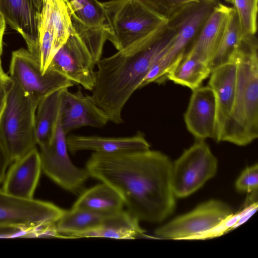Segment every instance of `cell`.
Wrapping results in <instances>:
<instances>
[{
	"label": "cell",
	"mask_w": 258,
	"mask_h": 258,
	"mask_svg": "<svg viewBox=\"0 0 258 258\" xmlns=\"http://www.w3.org/2000/svg\"><path fill=\"white\" fill-rule=\"evenodd\" d=\"M172 162L150 149L111 154L93 152L87 162L90 176L111 186L127 211L140 221L160 223L173 212Z\"/></svg>",
	"instance_id": "1"
},
{
	"label": "cell",
	"mask_w": 258,
	"mask_h": 258,
	"mask_svg": "<svg viewBox=\"0 0 258 258\" xmlns=\"http://www.w3.org/2000/svg\"><path fill=\"white\" fill-rule=\"evenodd\" d=\"M168 22L97 62L90 96L109 121L123 122L122 111L126 103L173 35V28Z\"/></svg>",
	"instance_id": "2"
},
{
	"label": "cell",
	"mask_w": 258,
	"mask_h": 258,
	"mask_svg": "<svg viewBox=\"0 0 258 258\" xmlns=\"http://www.w3.org/2000/svg\"><path fill=\"white\" fill-rule=\"evenodd\" d=\"M257 50L255 35L245 36L231 59L236 66L235 100L218 142L244 146L258 137Z\"/></svg>",
	"instance_id": "3"
},
{
	"label": "cell",
	"mask_w": 258,
	"mask_h": 258,
	"mask_svg": "<svg viewBox=\"0 0 258 258\" xmlns=\"http://www.w3.org/2000/svg\"><path fill=\"white\" fill-rule=\"evenodd\" d=\"M73 29L66 42L56 51L48 68L60 73L74 84L92 91L95 66L102 58L108 40L106 25L89 27L72 16Z\"/></svg>",
	"instance_id": "4"
},
{
	"label": "cell",
	"mask_w": 258,
	"mask_h": 258,
	"mask_svg": "<svg viewBox=\"0 0 258 258\" xmlns=\"http://www.w3.org/2000/svg\"><path fill=\"white\" fill-rule=\"evenodd\" d=\"M218 0H198L190 3L168 19L174 34L159 54L140 88L155 82L163 83L170 69L187 51Z\"/></svg>",
	"instance_id": "5"
},
{
	"label": "cell",
	"mask_w": 258,
	"mask_h": 258,
	"mask_svg": "<svg viewBox=\"0 0 258 258\" xmlns=\"http://www.w3.org/2000/svg\"><path fill=\"white\" fill-rule=\"evenodd\" d=\"M102 4L108 40L117 50L127 47L168 21L142 0H111Z\"/></svg>",
	"instance_id": "6"
},
{
	"label": "cell",
	"mask_w": 258,
	"mask_h": 258,
	"mask_svg": "<svg viewBox=\"0 0 258 258\" xmlns=\"http://www.w3.org/2000/svg\"><path fill=\"white\" fill-rule=\"evenodd\" d=\"M38 103L14 82L0 117V142L11 163L37 147L35 116Z\"/></svg>",
	"instance_id": "7"
},
{
	"label": "cell",
	"mask_w": 258,
	"mask_h": 258,
	"mask_svg": "<svg viewBox=\"0 0 258 258\" xmlns=\"http://www.w3.org/2000/svg\"><path fill=\"white\" fill-rule=\"evenodd\" d=\"M64 210L43 201L19 198L0 190V230L17 229L29 234L54 235Z\"/></svg>",
	"instance_id": "8"
},
{
	"label": "cell",
	"mask_w": 258,
	"mask_h": 258,
	"mask_svg": "<svg viewBox=\"0 0 258 258\" xmlns=\"http://www.w3.org/2000/svg\"><path fill=\"white\" fill-rule=\"evenodd\" d=\"M218 161L205 140H196L172 163L171 185L175 197L183 198L216 174Z\"/></svg>",
	"instance_id": "9"
},
{
	"label": "cell",
	"mask_w": 258,
	"mask_h": 258,
	"mask_svg": "<svg viewBox=\"0 0 258 258\" xmlns=\"http://www.w3.org/2000/svg\"><path fill=\"white\" fill-rule=\"evenodd\" d=\"M9 75L27 96L38 103L50 93L74 85L50 68L43 74L36 58L27 49L23 48L12 52Z\"/></svg>",
	"instance_id": "10"
},
{
	"label": "cell",
	"mask_w": 258,
	"mask_h": 258,
	"mask_svg": "<svg viewBox=\"0 0 258 258\" xmlns=\"http://www.w3.org/2000/svg\"><path fill=\"white\" fill-rule=\"evenodd\" d=\"M42 171L64 189L73 193L79 191L90 175L86 169L78 168L68 154L67 134L58 120L49 144L40 148Z\"/></svg>",
	"instance_id": "11"
},
{
	"label": "cell",
	"mask_w": 258,
	"mask_h": 258,
	"mask_svg": "<svg viewBox=\"0 0 258 258\" xmlns=\"http://www.w3.org/2000/svg\"><path fill=\"white\" fill-rule=\"evenodd\" d=\"M233 213L231 208L225 203L211 200L158 227L155 235L164 239L194 240Z\"/></svg>",
	"instance_id": "12"
},
{
	"label": "cell",
	"mask_w": 258,
	"mask_h": 258,
	"mask_svg": "<svg viewBox=\"0 0 258 258\" xmlns=\"http://www.w3.org/2000/svg\"><path fill=\"white\" fill-rule=\"evenodd\" d=\"M68 89L62 91L59 111L60 123L66 134L83 126L102 128L107 124L109 121L107 116L90 95H84L81 89L76 92Z\"/></svg>",
	"instance_id": "13"
},
{
	"label": "cell",
	"mask_w": 258,
	"mask_h": 258,
	"mask_svg": "<svg viewBox=\"0 0 258 258\" xmlns=\"http://www.w3.org/2000/svg\"><path fill=\"white\" fill-rule=\"evenodd\" d=\"M216 104L214 93L208 85L192 90L184 115L188 132L196 140L215 138Z\"/></svg>",
	"instance_id": "14"
},
{
	"label": "cell",
	"mask_w": 258,
	"mask_h": 258,
	"mask_svg": "<svg viewBox=\"0 0 258 258\" xmlns=\"http://www.w3.org/2000/svg\"><path fill=\"white\" fill-rule=\"evenodd\" d=\"M42 171L36 147L13 162L3 181V190L19 198L33 199Z\"/></svg>",
	"instance_id": "15"
},
{
	"label": "cell",
	"mask_w": 258,
	"mask_h": 258,
	"mask_svg": "<svg viewBox=\"0 0 258 258\" xmlns=\"http://www.w3.org/2000/svg\"><path fill=\"white\" fill-rule=\"evenodd\" d=\"M0 12L6 24L21 34L26 42L27 49L38 61V12L32 1L0 0Z\"/></svg>",
	"instance_id": "16"
},
{
	"label": "cell",
	"mask_w": 258,
	"mask_h": 258,
	"mask_svg": "<svg viewBox=\"0 0 258 258\" xmlns=\"http://www.w3.org/2000/svg\"><path fill=\"white\" fill-rule=\"evenodd\" d=\"M208 86L212 89L216 104L215 138L217 141L234 105L236 82V66L230 61L214 69Z\"/></svg>",
	"instance_id": "17"
},
{
	"label": "cell",
	"mask_w": 258,
	"mask_h": 258,
	"mask_svg": "<svg viewBox=\"0 0 258 258\" xmlns=\"http://www.w3.org/2000/svg\"><path fill=\"white\" fill-rule=\"evenodd\" d=\"M232 8L219 2L187 50L208 64L210 67L221 40Z\"/></svg>",
	"instance_id": "18"
},
{
	"label": "cell",
	"mask_w": 258,
	"mask_h": 258,
	"mask_svg": "<svg viewBox=\"0 0 258 258\" xmlns=\"http://www.w3.org/2000/svg\"><path fill=\"white\" fill-rule=\"evenodd\" d=\"M68 150L76 153L83 150L111 154L150 149L144 135L138 132L133 136L103 137L97 136L70 135L67 137Z\"/></svg>",
	"instance_id": "19"
},
{
	"label": "cell",
	"mask_w": 258,
	"mask_h": 258,
	"mask_svg": "<svg viewBox=\"0 0 258 258\" xmlns=\"http://www.w3.org/2000/svg\"><path fill=\"white\" fill-rule=\"evenodd\" d=\"M37 26L54 34V55L66 42L73 29L72 14L66 1L43 0L41 10L37 14Z\"/></svg>",
	"instance_id": "20"
},
{
	"label": "cell",
	"mask_w": 258,
	"mask_h": 258,
	"mask_svg": "<svg viewBox=\"0 0 258 258\" xmlns=\"http://www.w3.org/2000/svg\"><path fill=\"white\" fill-rule=\"evenodd\" d=\"M140 221L123 209L106 215L95 229L82 234L78 238H109L132 239L145 236V231L139 224Z\"/></svg>",
	"instance_id": "21"
},
{
	"label": "cell",
	"mask_w": 258,
	"mask_h": 258,
	"mask_svg": "<svg viewBox=\"0 0 258 258\" xmlns=\"http://www.w3.org/2000/svg\"><path fill=\"white\" fill-rule=\"evenodd\" d=\"M63 89L57 90L46 95L37 104L35 116V130L37 146L39 148L47 145L52 138L59 116Z\"/></svg>",
	"instance_id": "22"
},
{
	"label": "cell",
	"mask_w": 258,
	"mask_h": 258,
	"mask_svg": "<svg viewBox=\"0 0 258 258\" xmlns=\"http://www.w3.org/2000/svg\"><path fill=\"white\" fill-rule=\"evenodd\" d=\"M211 72L208 64L187 51L170 69L166 78L194 90L201 86Z\"/></svg>",
	"instance_id": "23"
},
{
	"label": "cell",
	"mask_w": 258,
	"mask_h": 258,
	"mask_svg": "<svg viewBox=\"0 0 258 258\" xmlns=\"http://www.w3.org/2000/svg\"><path fill=\"white\" fill-rule=\"evenodd\" d=\"M124 206L123 201L116 191L102 182L84 191L72 208L108 215L122 210Z\"/></svg>",
	"instance_id": "24"
},
{
	"label": "cell",
	"mask_w": 258,
	"mask_h": 258,
	"mask_svg": "<svg viewBox=\"0 0 258 258\" xmlns=\"http://www.w3.org/2000/svg\"><path fill=\"white\" fill-rule=\"evenodd\" d=\"M106 216L83 209L72 208L70 210H64L56 223V230L61 237L77 238L82 234L97 228Z\"/></svg>",
	"instance_id": "25"
},
{
	"label": "cell",
	"mask_w": 258,
	"mask_h": 258,
	"mask_svg": "<svg viewBox=\"0 0 258 258\" xmlns=\"http://www.w3.org/2000/svg\"><path fill=\"white\" fill-rule=\"evenodd\" d=\"M242 38L237 15L232 7L221 40L210 63L212 71L218 67L230 61Z\"/></svg>",
	"instance_id": "26"
},
{
	"label": "cell",
	"mask_w": 258,
	"mask_h": 258,
	"mask_svg": "<svg viewBox=\"0 0 258 258\" xmlns=\"http://www.w3.org/2000/svg\"><path fill=\"white\" fill-rule=\"evenodd\" d=\"M72 16L90 28H98L105 24L102 3L98 0H65Z\"/></svg>",
	"instance_id": "27"
},
{
	"label": "cell",
	"mask_w": 258,
	"mask_h": 258,
	"mask_svg": "<svg viewBox=\"0 0 258 258\" xmlns=\"http://www.w3.org/2000/svg\"><path fill=\"white\" fill-rule=\"evenodd\" d=\"M258 0H233L242 37L255 35L257 29Z\"/></svg>",
	"instance_id": "28"
},
{
	"label": "cell",
	"mask_w": 258,
	"mask_h": 258,
	"mask_svg": "<svg viewBox=\"0 0 258 258\" xmlns=\"http://www.w3.org/2000/svg\"><path fill=\"white\" fill-rule=\"evenodd\" d=\"M168 19L186 5L198 0H142Z\"/></svg>",
	"instance_id": "29"
},
{
	"label": "cell",
	"mask_w": 258,
	"mask_h": 258,
	"mask_svg": "<svg viewBox=\"0 0 258 258\" xmlns=\"http://www.w3.org/2000/svg\"><path fill=\"white\" fill-rule=\"evenodd\" d=\"M238 191L248 193L257 191L258 164L256 163L245 168L240 174L235 182Z\"/></svg>",
	"instance_id": "30"
},
{
	"label": "cell",
	"mask_w": 258,
	"mask_h": 258,
	"mask_svg": "<svg viewBox=\"0 0 258 258\" xmlns=\"http://www.w3.org/2000/svg\"><path fill=\"white\" fill-rule=\"evenodd\" d=\"M244 212V209L228 216L217 225L209 230L196 237L194 240L206 239L219 237L228 231L231 230Z\"/></svg>",
	"instance_id": "31"
},
{
	"label": "cell",
	"mask_w": 258,
	"mask_h": 258,
	"mask_svg": "<svg viewBox=\"0 0 258 258\" xmlns=\"http://www.w3.org/2000/svg\"><path fill=\"white\" fill-rule=\"evenodd\" d=\"M14 81L3 69L0 61V117L5 108L9 93Z\"/></svg>",
	"instance_id": "32"
},
{
	"label": "cell",
	"mask_w": 258,
	"mask_h": 258,
	"mask_svg": "<svg viewBox=\"0 0 258 258\" xmlns=\"http://www.w3.org/2000/svg\"><path fill=\"white\" fill-rule=\"evenodd\" d=\"M258 207L257 202L248 204L245 207L244 212L240 219L233 227L232 230L235 229L246 222L255 212Z\"/></svg>",
	"instance_id": "33"
},
{
	"label": "cell",
	"mask_w": 258,
	"mask_h": 258,
	"mask_svg": "<svg viewBox=\"0 0 258 258\" xmlns=\"http://www.w3.org/2000/svg\"><path fill=\"white\" fill-rule=\"evenodd\" d=\"M11 162L0 142V183L4 181L7 169Z\"/></svg>",
	"instance_id": "34"
},
{
	"label": "cell",
	"mask_w": 258,
	"mask_h": 258,
	"mask_svg": "<svg viewBox=\"0 0 258 258\" xmlns=\"http://www.w3.org/2000/svg\"><path fill=\"white\" fill-rule=\"evenodd\" d=\"M6 22L3 14L0 12V61L3 51V38L5 34Z\"/></svg>",
	"instance_id": "35"
},
{
	"label": "cell",
	"mask_w": 258,
	"mask_h": 258,
	"mask_svg": "<svg viewBox=\"0 0 258 258\" xmlns=\"http://www.w3.org/2000/svg\"><path fill=\"white\" fill-rule=\"evenodd\" d=\"M32 2H33L36 10L38 12H40L41 10L42 6L43 0H32Z\"/></svg>",
	"instance_id": "36"
},
{
	"label": "cell",
	"mask_w": 258,
	"mask_h": 258,
	"mask_svg": "<svg viewBox=\"0 0 258 258\" xmlns=\"http://www.w3.org/2000/svg\"><path fill=\"white\" fill-rule=\"evenodd\" d=\"M229 3H231L232 4V3H233V0H224Z\"/></svg>",
	"instance_id": "37"
}]
</instances>
